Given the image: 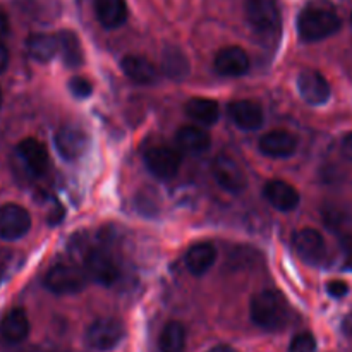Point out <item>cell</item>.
I'll use <instances>...</instances> for the list:
<instances>
[{"instance_id":"obj_23","label":"cell","mask_w":352,"mask_h":352,"mask_svg":"<svg viewBox=\"0 0 352 352\" xmlns=\"http://www.w3.org/2000/svg\"><path fill=\"white\" fill-rule=\"evenodd\" d=\"M186 116L201 126H213L220 117L219 103L210 98H191L184 105Z\"/></svg>"},{"instance_id":"obj_8","label":"cell","mask_w":352,"mask_h":352,"mask_svg":"<svg viewBox=\"0 0 352 352\" xmlns=\"http://www.w3.org/2000/svg\"><path fill=\"white\" fill-rule=\"evenodd\" d=\"M212 172L220 188L226 189L227 192L239 195V192H243L244 189H246V174H244L241 165L237 164L234 158L227 157V155H219V157L213 160Z\"/></svg>"},{"instance_id":"obj_37","label":"cell","mask_w":352,"mask_h":352,"mask_svg":"<svg viewBox=\"0 0 352 352\" xmlns=\"http://www.w3.org/2000/svg\"><path fill=\"white\" fill-rule=\"evenodd\" d=\"M26 352H52V351L41 349V347H33V349H30V351H26Z\"/></svg>"},{"instance_id":"obj_20","label":"cell","mask_w":352,"mask_h":352,"mask_svg":"<svg viewBox=\"0 0 352 352\" xmlns=\"http://www.w3.org/2000/svg\"><path fill=\"white\" fill-rule=\"evenodd\" d=\"M217 261V251L210 243H199L195 244L188 250L184 256V265L188 268L189 274L201 277L205 275L210 268L215 265Z\"/></svg>"},{"instance_id":"obj_29","label":"cell","mask_w":352,"mask_h":352,"mask_svg":"<svg viewBox=\"0 0 352 352\" xmlns=\"http://www.w3.org/2000/svg\"><path fill=\"white\" fill-rule=\"evenodd\" d=\"M69 89L76 98H88L93 93V85L86 78H72L69 81Z\"/></svg>"},{"instance_id":"obj_39","label":"cell","mask_w":352,"mask_h":352,"mask_svg":"<svg viewBox=\"0 0 352 352\" xmlns=\"http://www.w3.org/2000/svg\"><path fill=\"white\" fill-rule=\"evenodd\" d=\"M351 23H352V14H351Z\"/></svg>"},{"instance_id":"obj_3","label":"cell","mask_w":352,"mask_h":352,"mask_svg":"<svg viewBox=\"0 0 352 352\" xmlns=\"http://www.w3.org/2000/svg\"><path fill=\"white\" fill-rule=\"evenodd\" d=\"M244 12L251 28L260 34H274L280 30L282 16L275 0H246Z\"/></svg>"},{"instance_id":"obj_5","label":"cell","mask_w":352,"mask_h":352,"mask_svg":"<svg viewBox=\"0 0 352 352\" xmlns=\"http://www.w3.org/2000/svg\"><path fill=\"white\" fill-rule=\"evenodd\" d=\"M181 153L168 144H151L144 151V164L146 168L160 181H170L181 168Z\"/></svg>"},{"instance_id":"obj_21","label":"cell","mask_w":352,"mask_h":352,"mask_svg":"<svg viewBox=\"0 0 352 352\" xmlns=\"http://www.w3.org/2000/svg\"><path fill=\"white\" fill-rule=\"evenodd\" d=\"M95 14L103 28L116 30L127 19L126 0H95Z\"/></svg>"},{"instance_id":"obj_16","label":"cell","mask_w":352,"mask_h":352,"mask_svg":"<svg viewBox=\"0 0 352 352\" xmlns=\"http://www.w3.org/2000/svg\"><path fill=\"white\" fill-rule=\"evenodd\" d=\"M263 196L278 212H292V210L298 208L299 201H301L298 189L289 182L278 181V179L265 184Z\"/></svg>"},{"instance_id":"obj_34","label":"cell","mask_w":352,"mask_h":352,"mask_svg":"<svg viewBox=\"0 0 352 352\" xmlns=\"http://www.w3.org/2000/svg\"><path fill=\"white\" fill-rule=\"evenodd\" d=\"M342 332L346 333L347 337H352V311L347 313L346 318H344V322H342Z\"/></svg>"},{"instance_id":"obj_4","label":"cell","mask_w":352,"mask_h":352,"mask_svg":"<svg viewBox=\"0 0 352 352\" xmlns=\"http://www.w3.org/2000/svg\"><path fill=\"white\" fill-rule=\"evenodd\" d=\"M86 277L88 275L82 274L74 265L58 263L47 272L43 284L54 294L67 296L81 292L86 285Z\"/></svg>"},{"instance_id":"obj_27","label":"cell","mask_w":352,"mask_h":352,"mask_svg":"<svg viewBox=\"0 0 352 352\" xmlns=\"http://www.w3.org/2000/svg\"><path fill=\"white\" fill-rule=\"evenodd\" d=\"M162 71L172 79H184L189 74V62L179 48H167L162 57Z\"/></svg>"},{"instance_id":"obj_25","label":"cell","mask_w":352,"mask_h":352,"mask_svg":"<svg viewBox=\"0 0 352 352\" xmlns=\"http://www.w3.org/2000/svg\"><path fill=\"white\" fill-rule=\"evenodd\" d=\"M58 38V54L67 67H78L82 64V48L79 38L72 31H62Z\"/></svg>"},{"instance_id":"obj_17","label":"cell","mask_w":352,"mask_h":352,"mask_svg":"<svg viewBox=\"0 0 352 352\" xmlns=\"http://www.w3.org/2000/svg\"><path fill=\"white\" fill-rule=\"evenodd\" d=\"M229 116L234 124L244 131H256L263 126V109L253 100L230 102Z\"/></svg>"},{"instance_id":"obj_38","label":"cell","mask_w":352,"mask_h":352,"mask_svg":"<svg viewBox=\"0 0 352 352\" xmlns=\"http://www.w3.org/2000/svg\"><path fill=\"white\" fill-rule=\"evenodd\" d=\"M0 105H2V89H0Z\"/></svg>"},{"instance_id":"obj_14","label":"cell","mask_w":352,"mask_h":352,"mask_svg":"<svg viewBox=\"0 0 352 352\" xmlns=\"http://www.w3.org/2000/svg\"><path fill=\"white\" fill-rule=\"evenodd\" d=\"M258 148L263 155L272 158L292 157L298 150V138L284 129H275L263 134L258 141Z\"/></svg>"},{"instance_id":"obj_10","label":"cell","mask_w":352,"mask_h":352,"mask_svg":"<svg viewBox=\"0 0 352 352\" xmlns=\"http://www.w3.org/2000/svg\"><path fill=\"white\" fill-rule=\"evenodd\" d=\"M88 144L86 133L76 126H64L55 134V148L64 160H79L88 150Z\"/></svg>"},{"instance_id":"obj_12","label":"cell","mask_w":352,"mask_h":352,"mask_svg":"<svg viewBox=\"0 0 352 352\" xmlns=\"http://www.w3.org/2000/svg\"><path fill=\"white\" fill-rule=\"evenodd\" d=\"M213 69L226 78H239L250 71V55L241 47H226L219 50L213 60Z\"/></svg>"},{"instance_id":"obj_6","label":"cell","mask_w":352,"mask_h":352,"mask_svg":"<svg viewBox=\"0 0 352 352\" xmlns=\"http://www.w3.org/2000/svg\"><path fill=\"white\" fill-rule=\"evenodd\" d=\"M124 333L126 332L119 320L102 316V318H96L86 330V344L100 352L112 351L124 339Z\"/></svg>"},{"instance_id":"obj_32","label":"cell","mask_w":352,"mask_h":352,"mask_svg":"<svg viewBox=\"0 0 352 352\" xmlns=\"http://www.w3.org/2000/svg\"><path fill=\"white\" fill-rule=\"evenodd\" d=\"M342 155L352 162V133L347 134L342 141Z\"/></svg>"},{"instance_id":"obj_19","label":"cell","mask_w":352,"mask_h":352,"mask_svg":"<svg viewBox=\"0 0 352 352\" xmlns=\"http://www.w3.org/2000/svg\"><path fill=\"white\" fill-rule=\"evenodd\" d=\"M124 74L136 85H153L158 78V71L148 58L141 55H126L120 62Z\"/></svg>"},{"instance_id":"obj_24","label":"cell","mask_w":352,"mask_h":352,"mask_svg":"<svg viewBox=\"0 0 352 352\" xmlns=\"http://www.w3.org/2000/svg\"><path fill=\"white\" fill-rule=\"evenodd\" d=\"M26 50L33 60L50 62L58 54V38L47 33L31 34L26 41Z\"/></svg>"},{"instance_id":"obj_9","label":"cell","mask_w":352,"mask_h":352,"mask_svg":"<svg viewBox=\"0 0 352 352\" xmlns=\"http://www.w3.org/2000/svg\"><path fill=\"white\" fill-rule=\"evenodd\" d=\"M298 89L302 100L309 105H323L329 102L330 93H332L325 76L315 69H305L298 76Z\"/></svg>"},{"instance_id":"obj_26","label":"cell","mask_w":352,"mask_h":352,"mask_svg":"<svg viewBox=\"0 0 352 352\" xmlns=\"http://www.w3.org/2000/svg\"><path fill=\"white\" fill-rule=\"evenodd\" d=\"M160 352H184L186 351V329L179 322H168L164 327L158 339Z\"/></svg>"},{"instance_id":"obj_30","label":"cell","mask_w":352,"mask_h":352,"mask_svg":"<svg viewBox=\"0 0 352 352\" xmlns=\"http://www.w3.org/2000/svg\"><path fill=\"white\" fill-rule=\"evenodd\" d=\"M327 292H329L332 298L340 299V298H344L347 292H349V287H347L346 282L332 280V282H329V284H327Z\"/></svg>"},{"instance_id":"obj_22","label":"cell","mask_w":352,"mask_h":352,"mask_svg":"<svg viewBox=\"0 0 352 352\" xmlns=\"http://www.w3.org/2000/svg\"><path fill=\"white\" fill-rule=\"evenodd\" d=\"M175 143H177L179 150L188 151V153L192 155H199L208 150L212 140H210V134L205 129H201V127L182 126L175 133Z\"/></svg>"},{"instance_id":"obj_35","label":"cell","mask_w":352,"mask_h":352,"mask_svg":"<svg viewBox=\"0 0 352 352\" xmlns=\"http://www.w3.org/2000/svg\"><path fill=\"white\" fill-rule=\"evenodd\" d=\"M344 250H346V256H347V265L352 268V237L344 241Z\"/></svg>"},{"instance_id":"obj_33","label":"cell","mask_w":352,"mask_h":352,"mask_svg":"<svg viewBox=\"0 0 352 352\" xmlns=\"http://www.w3.org/2000/svg\"><path fill=\"white\" fill-rule=\"evenodd\" d=\"M9 33V17H7L6 10L0 7V38L6 36Z\"/></svg>"},{"instance_id":"obj_28","label":"cell","mask_w":352,"mask_h":352,"mask_svg":"<svg viewBox=\"0 0 352 352\" xmlns=\"http://www.w3.org/2000/svg\"><path fill=\"white\" fill-rule=\"evenodd\" d=\"M316 351V339L311 332H301L292 337L289 344V352H315Z\"/></svg>"},{"instance_id":"obj_36","label":"cell","mask_w":352,"mask_h":352,"mask_svg":"<svg viewBox=\"0 0 352 352\" xmlns=\"http://www.w3.org/2000/svg\"><path fill=\"white\" fill-rule=\"evenodd\" d=\"M208 352H237V351L230 346H215V347H212Z\"/></svg>"},{"instance_id":"obj_15","label":"cell","mask_w":352,"mask_h":352,"mask_svg":"<svg viewBox=\"0 0 352 352\" xmlns=\"http://www.w3.org/2000/svg\"><path fill=\"white\" fill-rule=\"evenodd\" d=\"M294 248L306 263H320L325 256V239L316 229L306 227L294 234Z\"/></svg>"},{"instance_id":"obj_31","label":"cell","mask_w":352,"mask_h":352,"mask_svg":"<svg viewBox=\"0 0 352 352\" xmlns=\"http://www.w3.org/2000/svg\"><path fill=\"white\" fill-rule=\"evenodd\" d=\"M9 65V50L6 48V45L0 41V74L7 69Z\"/></svg>"},{"instance_id":"obj_18","label":"cell","mask_w":352,"mask_h":352,"mask_svg":"<svg viewBox=\"0 0 352 352\" xmlns=\"http://www.w3.org/2000/svg\"><path fill=\"white\" fill-rule=\"evenodd\" d=\"M30 336V320L24 309L14 308L0 322V339L7 344H19Z\"/></svg>"},{"instance_id":"obj_2","label":"cell","mask_w":352,"mask_h":352,"mask_svg":"<svg viewBox=\"0 0 352 352\" xmlns=\"http://www.w3.org/2000/svg\"><path fill=\"white\" fill-rule=\"evenodd\" d=\"M250 313L254 325L268 330V332L282 330L291 318V308H289L287 299L280 291H275V289H265V291L258 292L251 299Z\"/></svg>"},{"instance_id":"obj_13","label":"cell","mask_w":352,"mask_h":352,"mask_svg":"<svg viewBox=\"0 0 352 352\" xmlns=\"http://www.w3.org/2000/svg\"><path fill=\"white\" fill-rule=\"evenodd\" d=\"M17 158L31 175H43L48 168V151L43 143L34 138H26L16 146Z\"/></svg>"},{"instance_id":"obj_11","label":"cell","mask_w":352,"mask_h":352,"mask_svg":"<svg viewBox=\"0 0 352 352\" xmlns=\"http://www.w3.org/2000/svg\"><path fill=\"white\" fill-rule=\"evenodd\" d=\"M86 275L100 285H112L119 278V268L116 261L102 250H91L85 260Z\"/></svg>"},{"instance_id":"obj_1","label":"cell","mask_w":352,"mask_h":352,"mask_svg":"<svg viewBox=\"0 0 352 352\" xmlns=\"http://www.w3.org/2000/svg\"><path fill=\"white\" fill-rule=\"evenodd\" d=\"M340 17L327 0H313L299 12L298 33L302 41H320L339 31Z\"/></svg>"},{"instance_id":"obj_7","label":"cell","mask_w":352,"mask_h":352,"mask_svg":"<svg viewBox=\"0 0 352 352\" xmlns=\"http://www.w3.org/2000/svg\"><path fill=\"white\" fill-rule=\"evenodd\" d=\"M31 229V215L26 208L16 203L0 206V239L17 241Z\"/></svg>"}]
</instances>
